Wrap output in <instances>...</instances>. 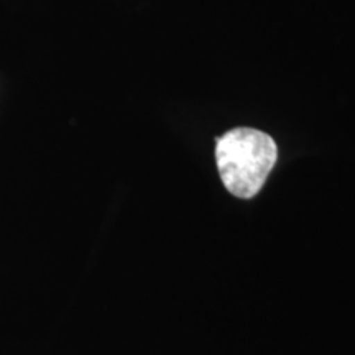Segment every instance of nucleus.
Wrapping results in <instances>:
<instances>
[{
	"mask_svg": "<svg viewBox=\"0 0 355 355\" xmlns=\"http://www.w3.org/2000/svg\"><path fill=\"white\" fill-rule=\"evenodd\" d=\"M278 158L277 144L257 128H234L216 140V162L225 189L242 199L254 198Z\"/></svg>",
	"mask_w": 355,
	"mask_h": 355,
	"instance_id": "1",
	"label": "nucleus"
}]
</instances>
